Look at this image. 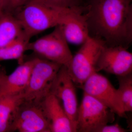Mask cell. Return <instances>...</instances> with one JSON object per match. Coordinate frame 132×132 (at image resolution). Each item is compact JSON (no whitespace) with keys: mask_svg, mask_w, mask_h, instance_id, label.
Segmentation results:
<instances>
[{"mask_svg":"<svg viewBox=\"0 0 132 132\" xmlns=\"http://www.w3.org/2000/svg\"><path fill=\"white\" fill-rule=\"evenodd\" d=\"M5 72L4 71V69L2 68L1 66L0 65V84H1V79L2 77L3 74L5 73Z\"/></svg>","mask_w":132,"mask_h":132,"instance_id":"obj_21","label":"cell"},{"mask_svg":"<svg viewBox=\"0 0 132 132\" xmlns=\"http://www.w3.org/2000/svg\"><path fill=\"white\" fill-rule=\"evenodd\" d=\"M24 93L0 97V132H10L17 111L24 101Z\"/></svg>","mask_w":132,"mask_h":132,"instance_id":"obj_14","label":"cell"},{"mask_svg":"<svg viewBox=\"0 0 132 132\" xmlns=\"http://www.w3.org/2000/svg\"><path fill=\"white\" fill-rule=\"evenodd\" d=\"M51 132H76V129L59 100L48 94L40 102Z\"/></svg>","mask_w":132,"mask_h":132,"instance_id":"obj_12","label":"cell"},{"mask_svg":"<svg viewBox=\"0 0 132 132\" xmlns=\"http://www.w3.org/2000/svg\"><path fill=\"white\" fill-rule=\"evenodd\" d=\"M76 87L67 67L62 65L53 82L50 93L59 100L76 130L79 107Z\"/></svg>","mask_w":132,"mask_h":132,"instance_id":"obj_8","label":"cell"},{"mask_svg":"<svg viewBox=\"0 0 132 132\" xmlns=\"http://www.w3.org/2000/svg\"><path fill=\"white\" fill-rule=\"evenodd\" d=\"M132 0H87L85 14L91 37L107 46L132 41Z\"/></svg>","mask_w":132,"mask_h":132,"instance_id":"obj_1","label":"cell"},{"mask_svg":"<svg viewBox=\"0 0 132 132\" xmlns=\"http://www.w3.org/2000/svg\"><path fill=\"white\" fill-rule=\"evenodd\" d=\"M72 9L59 8L39 0H29L14 14L24 35L30 40L34 36L60 25Z\"/></svg>","mask_w":132,"mask_h":132,"instance_id":"obj_2","label":"cell"},{"mask_svg":"<svg viewBox=\"0 0 132 132\" xmlns=\"http://www.w3.org/2000/svg\"><path fill=\"white\" fill-rule=\"evenodd\" d=\"M34 59L22 62L9 75L3 74L0 84V97L24 93L28 84Z\"/></svg>","mask_w":132,"mask_h":132,"instance_id":"obj_13","label":"cell"},{"mask_svg":"<svg viewBox=\"0 0 132 132\" xmlns=\"http://www.w3.org/2000/svg\"><path fill=\"white\" fill-rule=\"evenodd\" d=\"M24 100L40 103L50 93V88L61 65L39 57L34 58Z\"/></svg>","mask_w":132,"mask_h":132,"instance_id":"obj_3","label":"cell"},{"mask_svg":"<svg viewBox=\"0 0 132 132\" xmlns=\"http://www.w3.org/2000/svg\"><path fill=\"white\" fill-rule=\"evenodd\" d=\"M130 130L125 129L116 123L113 125H107L99 128L97 132H127Z\"/></svg>","mask_w":132,"mask_h":132,"instance_id":"obj_20","label":"cell"},{"mask_svg":"<svg viewBox=\"0 0 132 132\" xmlns=\"http://www.w3.org/2000/svg\"><path fill=\"white\" fill-rule=\"evenodd\" d=\"M5 11L14 14L29 0H3Z\"/></svg>","mask_w":132,"mask_h":132,"instance_id":"obj_19","label":"cell"},{"mask_svg":"<svg viewBox=\"0 0 132 132\" xmlns=\"http://www.w3.org/2000/svg\"><path fill=\"white\" fill-rule=\"evenodd\" d=\"M119 82L118 88L124 111H132V73L127 75L117 76Z\"/></svg>","mask_w":132,"mask_h":132,"instance_id":"obj_17","label":"cell"},{"mask_svg":"<svg viewBox=\"0 0 132 132\" xmlns=\"http://www.w3.org/2000/svg\"><path fill=\"white\" fill-rule=\"evenodd\" d=\"M122 46L105 45L99 57L96 71H103L118 76L132 73V54Z\"/></svg>","mask_w":132,"mask_h":132,"instance_id":"obj_10","label":"cell"},{"mask_svg":"<svg viewBox=\"0 0 132 132\" xmlns=\"http://www.w3.org/2000/svg\"><path fill=\"white\" fill-rule=\"evenodd\" d=\"M50 6L61 9H72L85 6L86 0H39Z\"/></svg>","mask_w":132,"mask_h":132,"instance_id":"obj_18","label":"cell"},{"mask_svg":"<svg viewBox=\"0 0 132 132\" xmlns=\"http://www.w3.org/2000/svg\"><path fill=\"white\" fill-rule=\"evenodd\" d=\"M86 1H87V0H86Z\"/></svg>","mask_w":132,"mask_h":132,"instance_id":"obj_23","label":"cell"},{"mask_svg":"<svg viewBox=\"0 0 132 132\" xmlns=\"http://www.w3.org/2000/svg\"><path fill=\"white\" fill-rule=\"evenodd\" d=\"M80 88L84 93L96 99L118 116L127 118L119 90L104 76L94 73Z\"/></svg>","mask_w":132,"mask_h":132,"instance_id":"obj_7","label":"cell"},{"mask_svg":"<svg viewBox=\"0 0 132 132\" xmlns=\"http://www.w3.org/2000/svg\"><path fill=\"white\" fill-rule=\"evenodd\" d=\"M85 10V5L73 9L59 25L68 43L81 45L90 37Z\"/></svg>","mask_w":132,"mask_h":132,"instance_id":"obj_11","label":"cell"},{"mask_svg":"<svg viewBox=\"0 0 132 132\" xmlns=\"http://www.w3.org/2000/svg\"><path fill=\"white\" fill-rule=\"evenodd\" d=\"M4 10L3 0H0V13Z\"/></svg>","mask_w":132,"mask_h":132,"instance_id":"obj_22","label":"cell"},{"mask_svg":"<svg viewBox=\"0 0 132 132\" xmlns=\"http://www.w3.org/2000/svg\"><path fill=\"white\" fill-rule=\"evenodd\" d=\"M24 35L14 14L3 10L0 13V48Z\"/></svg>","mask_w":132,"mask_h":132,"instance_id":"obj_15","label":"cell"},{"mask_svg":"<svg viewBox=\"0 0 132 132\" xmlns=\"http://www.w3.org/2000/svg\"><path fill=\"white\" fill-rule=\"evenodd\" d=\"M27 50L38 57L68 67L73 55L59 26L54 31L38 40L29 42Z\"/></svg>","mask_w":132,"mask_h":132,"instance_id":"obj_5","label":"cell"},{"mask_svg":"<svg viewBox=\"0 0 132 132\" xmlns=\"http://www.w3.org/2000/svg\"><path fill=\"white\" fill-rule=\"evenodd\" d=\"M105 45L104 42L90 36L73 56L68 68L69 73L76 87H80L93 74Z\"/></svg>","mask_w":132,"mask_h":132,"instance_id":"obj_4","label":"cell"},{"mask_svg":"<svg viewBox=\"0 0 132 132\" xmlns=\"http://www.w3.org/2000/svg\"><path fill=\"white\" fill-rule=\"evenodd\" d=\"M30 40L25 35L17 38L6 46L0 48V61L21 60L23 58Z\"/></svg>","mask_w":132,"mask_h":132,"instance_id":"obj_16","label":"cell"},{"mask_svg":"<svg viewBox=\"0 0 132 132\" xmlns=\"http://www.w3.org/2000/svg\"><path fill=\"white\" fill-rule=\"evenodd\" d=\"M40 103L24 100L17 111L10 132H51Z\"/></svg>","mask_w":132,"mask_h":132,"instance_id":"obj_9","label":"cell"},{"mask_svg":"<svg viewBox=\"0 0 132 132\" xmlns=\"http://www.w3.org/2000/svg\"><path fill=\"white\" fill-rule=\"evenodd\" d=\"M115 114L93 97L84 93L78 108L76 131L97 132L99 128L112 123Z\"/></svg>","mask_w":132,"mask_h":132,"instance_id":"obj_6","label":"cell"}]
</instances>
